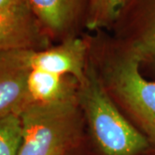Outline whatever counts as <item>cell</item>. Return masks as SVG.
<instances>
[{
  "label": "cell",
  "mask_w": 155,
  "mask_h": 155,
  "mask_svg": "<svg viewBox=\"0 0 155 155\" xmlns=\"http://www.w3.org/2000/svg\"><path fill=\"white\" fill-rule=\"evenodd\" d=\"M22 142V120L18 113L0 116V155H18Z\"/></svg>",
  "instance_id": "8fae6325"
},
{
  "label": "cell",
  "mask_w": 155,
  "mask_h": 155,
  "mask_svg": "<svg viewBox=\"0 0 155 155\" xmlns=\"http://www.w3.org/2000/svg\"><path fill=\"white\" fill-rule=\"evenodd\" d=\"M34 50H12L0 53V116L20 113L30 104L28 79Z\"/></svg>",
  "instance_id": "8992f818"
},
{
  "label": "cell",
  "mask_w": 155,
  "mask_h": 155,
  "mask_svg": "<svg viewBox=\"0 0 155 155\" xmlns=\"http://www.w3.org/2000/svg\"><path fill=\"white\" fill-rule=\"evenodd\" d=\"M36 17L50 36L76 37L78 26H85L88 0H28Z\"/></svg>",
  "instance_id": "ba28073f"
},
{
  "label": "cell",
  "mask_w": 155,
  "mask_h": 155,
  "mask_svg": "<svg viewBox=\"0 0 155 155\" xmlns=\"http://www.w3.org/2000/svg\"><path fill=\"white\" fill-rule=\"evenodd\" d=\"M125 55L111 67L110 83L155 146V81L142 76L141 63L134 54L127 51Z\"/></svg>",
  "instance_id": "3957f363"
},
{
  "label": "cell",
  "mask_w": 155,
  "mask_h": 155,
  "mask_svg": "<svg viewBox=\"0 0 155 155\" xmlns=\"http://www.w3.org/2000/svg\"><path fill=\"white\" fill-rule=\"evenodd\" d=\"M30 103H53L74 95V90L66 78L39 69H31L28 79Z\"/></svg>",
  "instance_id": "9c48e42d"
},
{
  "label": "cell",
  "mask_w": 155,
  "mask_h": 155,
  "mask_svg": "<svg viewBox=\"0 0 155 155\" xmlns=\"http://www.w3.org/2000/svg\"><path fill=\"white\" fill-rule=\"evenodd\" d=\"M19 115L22 142L18 155H61L77 135L75 96L53 103H30Z\"/></svg>",
  "instance_id": "7a4b0ae2"
},
{
  "label": "cell",
  "mask_w": 155,
  "mask_h": 155,
  "mask_svg": "<svg viewBox=\"0 0 155 155\" xmlns=\"http://www.w3.org/2000/svg\"><path fill=\"white\" fill-rule=\"evenodd\" d=\"M88 49L85 40L70 37L61 44L45 50H34L30 57L31 69L65 76L71 75L80 84L85 79L84 59Z\"/></svg>",
  "instance_id": "52a82bcc"
},
{
  "label": "cell",
  "mask_w": 155,
  "mask_h": 155,
  "mask_svg": "<svg viewBox=\"0 0 155 155\" xmlns=\"http://www.w3.org/2000/svg\"><path fill=\"white\" fill-rule=\"evenodd\" d=\"M80 85V98L91 129L104 154L136 155L149 147L144 134L133 127L117 110L91 67Z\"/></svg>",
  "instance_id": "6da1fadb"
},
{
  "label": "cell",
  "mask_w": 155,
  "mask_h": 155,
  "mask_svg": "<svg viewBox=\"0 0 155 155\" xmlns=\"http://www.w3.org/2000/svg\"><path fill=\"white\" fill-rule=\"evenodd\" d=\"M114 25L126 34L127 51L155 66V0H124Z\"/></svg>",
  "instance_id": "277c9868"
},
{
  "label": "cell",
  "mask_w": 155,
  "mask_h": 155,
  "mask_svg": "<svg viewBox=\"0 0 155 155\" xmlns=\"http://www.w3.org/2000/svg\"><path fill=\"white\" fill-rule=\"evenodd\" d=\"M49 35L36 17L29 1L0 11V53L41 50Z\"/></svg>",
  "instance_id": "5b68a950"
},
{
  "label": "cell",
  "mask_w": 155,
  "mask_h": 155,
  "mask_svg": "<svg viewBox=\"0 0 155 155\" xmlns=\"http://www.w3.org/2000/svg\"><path fill=\"white\" fill-rule=\"evenodd\" d=\"M124 0H88L85 27L100 31L114 25Z\"/></svg>",
  "instance_id": "30bf717a"
},
{
  "label": "cell",
  "mask_w": 155,
  "mask_h": 155,
  "mask_svg": "<svg viewBox=\"0 0 155 155\" xmlns=\"http://www.w3.org/2000/svg\"><path fill=\"white\" fill-rule=\"evenodd\" d=\"M28 0H0V11L11 9L14 6L19 5Z\"/></svg>",
  "instance_id": "7c38bea8"
}]
</instances>
